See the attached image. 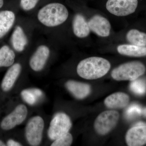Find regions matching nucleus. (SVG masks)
Masks as SVG:
<instances>
[{"instance_id": "17", "label": "nucleus", "mask_w": 146, "mask_h": 146, "mask_svg": "<svg viewBox=\"0 0 146 146\" xmlns=\"http://www.w3.org/2000/svg\"><path fill=\"white\" fill-rule=\"evenodd\" d=\"M120 54L130 57H141L146 56V46H139L131 44H121L117 47Z\"/></svg>"}, {"instance_id": "27", "label": "nucleus", "mask_w": 146, "mask_h": 146, "mask_svg": "<svg viewBox=\"0 0 146 146\" xmlns=\"http://www.w3.org/2000/svg\"><path fill=\"white\" fill-rule=\"evenodd\" d=\"M143 114L144 117H145L146 118V107L145 108L143 109Z\"/></svg>"}, {"instance_id": "23", "label": "nucleus", "mask_w": 146, "mask_h": 146, "mask_svg": "<svg viewBox=\"0 0 146 146\" xmlns=\"http://www.w3.org/2000/svg\"><path fill=\"white\" fill-rule=\"evenodd\" d=\"M42 0H19L20 7L25 11L33 10Z\"/></svg>"}, {"instance_id": "5", "label": "nucleus", "mask_w": 146, "mask_h": 146, "mask_svg": "<svg viewBox=\"0 0 146 146\" xmlns=\"http://www.w3.org/2000/svg\"><path fill=\"white\" fill-rule=\"evenodd\" d=\"M45 121L40 115L33 116L25 128V138L27 143L32 146L40 145L43 141L45 129Z\"/></svg>"}, {"instance_id": "9", "label": "nucleus", "mask_w": 146, "mask_h": 146, "mask_svg": "<svg viewBox=\"0 0 146 146\" xmlns=\"http://www.w3.org/2000/svg\"><path fill=\"white\" fill-rule=\"evenodd\" d=\"M50 55L49 47L41 45L36 48L29 60L30 68L36 72H41L44 69Z\"/></svg>"}, {"instance_id": "21", "label": "nucleus", "mask_w": 146, "mask_h": 146, "mask_svg": "<svg viewBox=\"0 0 146 146\" xmlns=\"http://www.w3.org/2000/svg\"><path fill=\"white\" fill-rule=\"evenodd\" d=\"M16 54L13 50L5 45L0 48V68L11 67L14 64Z\"/></svg>"}, {"instance_id": "1", "label": "nucleus", "mask_w": 146, "mask_h": 146, "mask_svg": "<svg viewBox=\"0 0 146 146\" xmlns=\"http://www.w3.org/2000/svg\"><path fill=\"white\" fill-rule=\"evenodd\" d=\"M69 15V11L64 4L52 1L46 4L38 10L36 18L44 26L53 28L64 23Z\"/></svg>"}, {"instance_id": "24", "label": "nucleus", "mask_w": 146, "mask_h": 146, "mask_svg": "<svg viewBox=\"0 0 146 146\" xmlns=\"http://www.w3.org/2000/svg\"><path fill=\"white\" fill-rule=\"evenodd\" d=\"M6 145L8 146H21L23 145L21 143L13 139H9L7 142Z\"/></svg>"}, {"instance_id": "20", "label": "nucleus", "mask_w": 146, "mask_h": 146, "mask_svg": "<svg viewBox=\"0 0 146 146\" xmlns=\"http://www.w3.org/2000/svg\"><path fill=\"white\" fill-rule=\"evenodd\" d=\"M127 41L131 44L146 46V33L136 29H131L126 35Z\"/></svg>"}, {"instance_id": "4", "label": "nucleus", "mask_w": 146, "mask_h": 146, "mask_svg": "<svg viewBox=\"0 0 146 146\" xmlns=\"http://www.w3.org/2000/svg\"><path fill=\"white\" fill-rule=\"evenodd\" d=\"M72 126L70 117L65 112H56L50 121L47 131L48 138L53 141L70 132Z\"/></svg>"}, {"instance_id": "10", "label": "nucleus", "mask_w": 146, "mask_h": 146, "mask_svg": "<svg viewBox=\"0 0 146 146\" xmlns=\"http://www.w3.org/2000/svg\"><path fill=\"white\" fill-rule=\"evenodd\" d=\"M91 31L98 36L107 37L111 33V25L108 19L104 16L96 14L88 21Z\"/></svg>"}, {"instance_id": "2", "label": "nucleus", "mask_w": 146, "mask_h": 146, "mask_svg": "<svg viewBox=\"0 0 146 146\" xmlns=\"http://www.w3.org/2000/svg\"><path fill=\"white\" fill-rule=\"evenodd\" d=\"M111 64L107 59L99 56H91L81 60L76 67V72L82 78L96 80L108 72Z\"/></svg>"}, {"instance_id": "12", "label": "nucleus", "mask_w": 146, "mask_h": 146, "mask_svg": "<svg viewBox=\"0 0 146 146\" xmlns=\"http://www.w3.org/2000/svg\"><path fill=\"white\" fill-rule=\"evenodd\" d=\"M65 86L68 91L78 100L85 98L91 92L89 84L76 80H68L65 82Z\"/></svg>"}, {"instance_id": "15", "label": "nucleus", "mask_w": 146, "mask_h": 146, "mask_svg": "<svg viewBox=\"0 0 146 146\" xmlns=\"http://www.w3.org/2000/svg\"><path fill=\"white\" fill-rule=\"evenodd\" d=\"M128 95L123 92H116L108 96L104 100L105 105L111 109H120L127 106L129 102Z\"/></svg>"}, {"instance_id": "8", "label": "nucleus", "mask_w": 146, "mask_h": 146, "mask_svg": "<svg viewBox=\"0 0 146 146\" xmlns=\"http://www.w3.org/2000/svg\"><path fill=\"white\" fill-rule=\"evenodd\" d=\"M28 114V109L25 105H18L12 112L3 119L1 123V127L4 130L13 129L25 121Z\"/></svg>"}, {"instance_id": "14", "label": "nucleus", "mask_w": 146, "mask_h": 146, "mask_svg": "<svg viewBox=\"0 0 146 146\" xmlns=\"http://www.w3.org/2000/svg\"><path fill=\"white\" fill-rule=\"evenodd\" d=\"M22 70V66L20 63H14L11 66L2 81L1 87L3 91L7 92L13 88Z\"/></svg>"}, {"instance_id": "16", "label": "nucleus", "mask_w": 146, "mask_h": 146, "mask_svg": "<svg viewBox=\"0 0 146 146\" xmlns=\"http://www.w3.org/2000/svg\"><path fill=\"white\" fill-rule=\"evenodd\" d=\"M28 42L23 29L20 26H16L11 37V44L14 49L18 52H23L25 49Z\"/></svg>"}, {"instance_id": "11", "label": "nucleus", "mask_w": 146, "mask_h": 146, "mask_svg": "<svg viewBox=\"0 0 146 146\" xmlns=\"http://www.w3.org/2000/svg\"><path fill=\"white\" fill-rule=\"evenodd\" d=\"M126 143L129 146H141L146 144V125L142 123L129 129L125 135Z\"/></svg>"}, {"instance_id": "3", "label": "nucleus", "mask_w": 146, "mask_h": 146, "mask_svg": "<svg viewBox=\"0 0 146 146\" xmlns=\"http://www.w3.org/2000/svg\"><path fill=\"white\" fill-rule=\"evenodd\" d=\"M145 65L138 61H130L123 63L112 70V78L117 81H133L145 72Z\"/></svg>"}, {"instance_id": "13", "label": "nucleus", "mask_w": 146, "mask_h": 146, "mask_svg": "<svg viewBox=\"0 0 146 146\" xmlns=\"http://www.w3.org/2000/svg\"><path fill=\"white\" fill-rule=\"evenodd\" d=\"M72 27L75 36L79 39L86 38L91 33L88 21L81 13H76L74 16Z\"/></svg>"}, {"instance_id": "26", "label": "nucleus", "mask_w": 146, "mask_h": 146, "mask_svg": "<svg viewBox=\"0 0 146 146\" xmlns=\"http://www.w3.org/2000/svg\"><path fill=\"white\" fill-rule=\"evenodd\" d=\"M6 145L2 141L0 140V146H5Z\"/></svg>"}, {"instance_id": "22", "label": "nucleus", "mask_w": 146, "mask_h": 146, "mask_svg": "<svg viewBox=\"0 0 146 146\" xmlns=\"http://www.w3.org/2000/svg\"><path fill=\"white\" fill-rule=\"evenodd\" d=\"M73 141V136L69 132L52 141L50 146H70L72 145Z\"/></svg>"}, {"instance_id": "18", "label": "nucleus", "mask_w": 146, "mask_h": 146, "mask_svg": "<svg viewBox=\"0 0 146 146\" xmlns=\"http://www.w3.org/2000/svg\"><path fill=\"white\" fill-rule=\"evenodd\" d=\"M16 16L13 11L4 10L0 12V39L3 37L13 26Z\"/></svg>"}, {"instance_id": "19", "label": "nucleus", "mask_w": 146, "mask_h": 146, "mask_svg": "<svg viewBox=\"0 0 146 146\" xmlns=\"http://www.w3.org/2000/svg\"><path fill=\"white\" fill-rule=\"evenodd\" d=\"M43 91L38 88H33L22 90L21 96L22 99L29 105L33 106L36 104L38 100L43 97Z\"/></svg>"}, {"instance_id": "6", "label": "nucleus", "mask_w": 146, "mask_h": 146, "mask_svg": "<svg viewBox=\"0 0 146 146\" xmlns=\"http://www.w3.org/2000/svg\"><path fill=\"white\" fill-rule=\"evenodd\" d=\"M119 117V114L116 110H106L102 112L94 122L96 132L102 136L109 133L117 125Z\"/></svg>"}, {"instance_id": "25", "label": "nucleus", "mask_w": 146, "mask_h": 146, "mask_svg": "<svg viewBox=\"0 0 146 146\" xmlns=\"http://www.w3.org/2000/svg\"><path fill=\"white\" fill-rule=\"evenodd\" d=\"M4 5V0H0V9Z\"/></svg>"}, {"instance_id": "7", "label": "nucleus", "mask_w": 146, "mask_h": 146, "mask_svg": "<svg viewBox=\"0 0 146 146\" xmlns=\"http://www.w3.org/2000/svg\"><path fill=\"white\" fill-rule=\"evenodd\" d=\"M138 0H108L106 8L109 13L117 17H125L135 12Z\"/></svg>"}]
</instances>
